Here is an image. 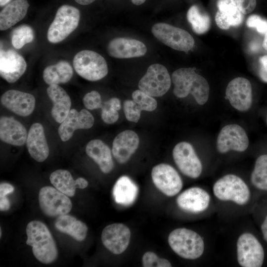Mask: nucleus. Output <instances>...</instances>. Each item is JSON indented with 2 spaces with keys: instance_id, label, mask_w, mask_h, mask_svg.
<instances>
[{
  "instance_id": "2eb2a0df",
  "label": "nucleus",
  "mask_w": 267,
  "mask_h": 267,
  "mask_svg": "<svg viewBox=\"0 0 267 267\" xmlns=\"http://www.w3.org/2000/svg\"><path fill=\"white\" fill-rule=\"evenodd\" d=\"M131 235V231L126 225L115 223L104 227L101 233V240L110 252L119 255L128 247Z\"/></svg>"
},
{
  "instance_id": "72a5a7b5",
  "label": "nucleus",
  "mask_w": 267,
  "mask_h": 267,
  "mask_svg": "<svg viewBox=\"0 0 267 267\" xmlns=\"http://www.w3.org/2000/svg\"><path fill=\"white\" fill-rule=\"evenodd\" d=\"M34 38V31L30 26L20 25L15 28L12 33V44L14 48L20 49L26 44L32 42Z\"/></svg>"
},
{
  "instance_id": "f704fd0d",
  "label": "nucleus",
  "mask_w": 267,
  "mask_h": 267,
  "mask_svg": "<svg viewBox=\"0 0 267 267\" xmlns=\"http://www.w3.org/2000/svg\"><path fill=\"white\" fill-rule=\"evenodd\" d=\"M132 98L141 111H152L157 108V102L156 99L140 89L133 92Z\"/></svg>"
},
{
  "instance_id": "0eeeda50",
  "label": "nucleus",
  "mask_w": 267,
  "mask_h": 267,
  "mask_svg": "<svg viewBox=\"0 0 267 267\" xmlns=\"http://www.w3.org/2000/svg\"><path fill=\"white\" fill-rule=\"evenodd\" d=\"M151 32L159 41L175 50L187 52L194 45V40L188 32L167 23L155 24Z\"/></svg>"
},
{
  "instance_id": "a19ab883",
  "label": "nucleus",
  "mask_w": 267,
  "mask_h": 267,
  "mask_svg": "<svg viewBox=\"0 0 267 267\" xmlns=\"http://www.w3.org/2000/svg\"><path fill=\"white\" fill-rule=\"evenodd\" d=\"M238 8L244 14L252 12L256 7V0H234Z\"/></svg>"
},
{
  "instance_id": "a18cd8bd",
  "label": "nucleus",
  "mask_w": 267,
  "mask_h": 267,
  "mask_svg": "<svg viewBox=\"0 0 267 267\" xmlns=\"http://www.w3.org/2000/svg\"><path fill=\"white\" fill-rule=\"evenodd\" d=\"M111 107L119 111L121 109V103L119 99L117 98H111L106 101Z\"/></svg>"
},
{
  "instance_id": "412c9836",
  "label": "nucleus",
  "mask_w": 267,
  "mask_h": 267,
  "mask_svg": "<svg viewBox=\"0 0 267 267\" xmlns=\"http://www.w3.org/2000/svg\"><path fill=\"white\" fill-rule=\"evenodd\" d=\"M137 134L132 130H126L114 138L112 152L114 158L120 164L126 163L134 153L139 144Z\"/></svg>"
},
{
  "instance_id": "6e6552de",
  "label": "nucleus",
  "mask_w": 267,
  "mask_h": 267,
  "mask_svg": "<svg viewBox=\"0 0 267 267\" xmlns=\"http://www.w3.org/2000/svg\"><path fill=\"white\" fill-rule=\"evenodd\" d=\"M171 80L167 68L160 64H154L148 68L138 83L140 90L154 97L164 95L170 89Z\"/></svg>"
},
{
  "instance_id": "c9c22d12",
  "label": "nucleus",
  "mask_w": 267,
  "mask_h": 267,
  "mask_svg": "<svg viewBox=\"0 0 267 267\" xmlns=\"http://www.w3.org/2000/svg\"><path fill=\"white\" fill-rule=\"evenodd\" d=\"M142 264L144 267H171L170 262L166 259L159 258L154 252H145L142 257Z\"/></svg>"
},
{
  "instance_id": "39448f33",
  "label": "nucleus",
  "mask_w": 267,
  "mask_h": 267,
  "mask_svg": "<svg viewBox=\"0 0 267 267\" xmlns=\"http://www.w3.org/2000/svg\"><path fill=\"white\" fill-rule=\"evenodd\" d=\"M215 196L222 201H230L239 205L246 204L250 197V189L239 177L226 175L219 179L214 184Z\"/></svg>"
},
{
  "instance_id": "c03bdc74",
  "label": "nucleus",
  "mask_w": 267,
  "mask_h": 267,
  "mask_svg": "<svg viewBox=\"0 0 267 267\" xmlns=\"http://www.w3.org/2000/svg\"><path fill=\"white\" fill-rule=\"evenodd\" d=\"M10 208L9 200L5 196H0V210L1 211H6Z\"/></svg>"
},
{
  "instance_id": "20e7f679",
  "label": "nucleus",
  "mask_w": 267,
  "mask_h": 267,
  "mask_svg": "<svg viewBox=\"0 0 267 267\" xmlns=\"http://www.w3.org/2000/svg\"><path fill=\"white\" fill-rule=\"evenodd\" d=\"M80 19L78 9L69 5H63L57 10L47 33L48 41L53 44L66 39L78 27Z\"/></svg>"
},
{
  "instance_id": "4468645a",
  "label": "nucleus",
  "mask_w": 267,
  "mask_h": 267,
  "mask_svg": "<svg viewBox=\"0 0 267 267\" xmlns=\"http://www.w3.org/2000/svg\"><path fill=\"white\" fill-rule=\"evenodd\" d=\"M226 97L236 110L246 111L252 103V86L247 79L237 77L231 80L225 90Z\"/></svg>"
},
{
  "instance_id": "473e14b6",
  "label": "nucleus",
  "mask_w": 267,
  "mask_h": 267,
  "mask_svg": "<svg viewBox=\"0 0 267 267\" xmlns=\"http://www.w3.org/2000/svg\"><path fill=\"white\" fill-rule=\"evenodd\" d=\"M251 180L257 188L267 191V154L262 155L257 159Z\"/></svg>"
},
{
  "instance_id": "37998d69",
  "label": "nucleus",
  "mask_w": 267,
  "mask_h": 267,
  "mask_svg": "<svg viewBox=\"0 0 267 267\" xmlns=\"http://www.w3.org/2000/svg\"><path fill=\"white\" fill-rule=\"evenodd\" d=\"M13 186L6 182H2L0 184V196H5L7 194L14 191Z\"/></svg>"
},
{
  "instance_id": "cd10ccee",
  "label": "nucleus",
  "mask_w": 267,
  "mask_h": 267,
  "mask_svg": "<svg viewBox=\"0 0 267 267\" xmlns=\"http://www.w3.org/2000/svg\"><path fill=\"white\" fill-rule=\"evenodd\" d=\"M138 187L128 176L120 177L113 188V196L115 202L122 205L132 204L137 196Z\"/></svg>"
},
{
  "instance_id": "4be33fe9",
  "label": "nucleus",
  "mask_w": 267,
  "mask_h": 267,
  "mask_svg": "<svg viewBox=\"0 0 267 267\" xmlns=\"http://www.w3.org/2000/svg\"><path fill=\"white\" fill-rule=\"evenodd\" d=\"M26 142L30 156L36 161L42 162L48 157L49 148L41 124L36 123L31 126Z\"/></svg>"
},
{
  "instance_id": "1a4fd4ad",
  "label": "nucleus",
  "mask_w": 267,
  "mask_h": 267,
  "mask_svg": "<svg viewBox=\"0 0 267 267\" xmlns=\"http://www.w3.org/2000/svg\"><path fill=\"white\" fill-rule=\"evenodd\" d=\"M237 258L242 267H260L264 263L263 247L257 238L250 233H244L238 237Z\"/></svg>"
},
{
  "instance_id": "aec40b11",
  "label": "nucleus",
  "mask_w": 267,
  "mask_h": 267,
  "mask_svg": "<svg viewBox=\"0 0 267 267\" xmlns=\"http://www.w3.org/2000/svg\"><path fill=\"white\" fill-rule=\"evenodd\" d=\"M177 203L182 210L193 213H198L208 207L210 196L204 189L193 187L181 193L177 197Z\"/></svg>"
},
{
  "instance_id": "e433bc0d",
  "label": "nucleus",
  "mask_w": 267,
  "mask_h": 267,
  "mask_svg": "<svg viewBox=\"0 0 267 267\" xmlns=\"http://www.w3.org/2000/svg\"><path fill=\"white\" fill-rule=\"evenodd\" d=\"M123 107L126 119L129 121L137 123L140 119L141 110L136 103L131 100H126L124 102Z\"/></svg>"
},
{
  "instance_id": "de8ad7c7",
  "label": "nucleus",
  "mask_w": 267,
  "mask_h": 267,
  "mask_svg": "<svg viewBox=\"0 0 267 267\" xmlns=\"http://www.w3.org/2000/svg\"><path fill=\"white\" fill-rule=\"evenodd\" d=\"M78 180V188L84 189L88 185V182L86 179L83 178H79Z\"/></svg>"
},
{
  "instance_id": "c85d7f7f",
  "label": "nucleus",
  "mask_w": 267,
  "mask_h": 267,
  "mask_svg": "<svg viewBox=\"0 0 267 267\" xmlns=\"http://www.w3.org/2000/svg\"><path fill=\"white\" fill-rule=\"evenodd\" d=\"M55 226L58 230L70 235L79 241L85 239L88 230L85 223L68 214L57 217Z\"/></svg>"
},
{
  "instance_id": "09e8293b",
  "label": "nucleus",
  "mask_w": 267,
  "mask_h": 267,
  "mask_svg": "<svg viewBox=\"0 0 267 267\" xmlns=\"http://www.w3.org/2000/svg\"><path fill=\"white\" fill-rule=\"evenodd\" d=\"M95 0H75L78 3L83 5L89 4Z\"/></svg>"
},
{
  "instance_id": "b1692460",
  "label": "nucleus",
  "mask_w": 267,
  "mask_h": 267,
  "mask_svg": "<svg viewBox=\"0 0 267 267\" xmlns=\"http://www.w3.org/2000/svg\"><path fill=\"white\" fill-rule=\"evenodd\" d=\"M28 133L24 126L12 117L0 118V140L14 146H22L26 141Z\"/></svg>"
},
{
  "instance_id": "f257e3e1",
  "label": "nucleus",
  "mask_w": 267,
  "mask_h": 267,
  "mask_svg": "<svg viewBox=\"0 0 267 267\" xmlns=\"http://www.w3.org/2000/svg\"><path fill=\"white\" fill-rule=\"evenodd\" d=\"M195 70V68H181L175 71L172 76L173 91L178 98L185 97L190 93L199 105H203L209 98V85Z\"/></svg>"
},
{
  "instance_id": "6e6d98bb",
  "label": "nucleus",
  "mask_w": 267,
  "mask_h": 267,
  "mask_svg": "<svg viewBox=\"0 0 267 267\" xmlns=\"http://www.w3.org/2000/svg\"></svg>"
},
{
  "instance_id": "ea45409f",
  "label": "nucleus",
  "mask_w": 267,
  "mask_h": 267,
  "mask_svg": "<svg viewBox=\"0 0 267 267\" xmlns=\"http://www.w3.org/2000/svg\"><path fill=\"white\" fill-rule=\"evenodd\" d=\"M101 108V116L104 122L111 124L118 120L119 118L118 111L111 107L106 102L104 103Z\"/></svg>"
},
{
  "instance_id": "a211bd4d",
  "label": "nucleus",
  "mask_w": 267,
  "mask_h": 267,
  "mask_svg": "<svg viewBox=\"0 0 267 267\" xmlns=\"http://www.w3.org/2000/svg\"><path fill=\"white\" fill-rule=\"evenodd\" d=\"M2 105L9 110L20 116H27L34 111L35 98L31 94L11 89L1 96Z\"/></svg>"
},
{
  "instance_id": "7ed1b4c3",
  "label": "nucleus",
  "mask_w": 267,
  "mask_h": 267,
  "mask_svg": "<svg viewBox=\"0 0 267 267\" xmlns=\"http://www.w3.org/2000/svg\"><path fill=\"white\" fill-rule=\"evenodd\" d=\"M168 243L175 253L188 260H195L201 257L205 248L201 236L194 231L185 228L173 230L168 236Z\"/></svg>"
},
{
  "instance_id": "423d86ee",
  "label": "nucleus",
  "mask_w": 267,
  "mask_h": 267,
  "mask_svg": "<svg viewBox=\"0 0 267 267\" xmlns=\"http://www.w3.org/2000/svg\"><path fill=\"white\" fill-rule=\"evenodd\" d=\"M73 64L77 74L90 81H96L103 78L108 72L104 57L90 50L78 52L74 57Z\"/></svg>"
},
{
  "instance_id": "79ce46f5",
  "label": "nucleus",
  "mask_w": 267,
  "mask_h": 267,
  "mask_svg": "<svg viewBox=\"0 0 267 267\" xmlns=\"http://www.w3.org/2000/svg\"><path fill=\"white\" fill-rule=\"evenodd\" d=\"M259 63V77L263 82L267 83V55L261 57Z\"/></svg>"
},
{
  "instance_id": "603ef678",
  "label": "nucleus",
  "mask_w": 267,
  "mask_h": 267,
  "mask_svg": "<svg viewBox=\"0 0 267 267\" xmlns=\"http://www.w3.org/2000/svg\"><path fill=\"white\" fill-rule=\"evenodd\" d=\"M131 1L134 4L139 5L143 3L146 0H131Z\"/></svg>"
},
{
  "instance_id": "bb28decb",
  "label": "nucleus",
  "mask_w": 267,
  "mask_h": 267,
  "mask_svg": "<svg viewBox=\"0 0 267 267\" xmlns=\"http://www.w3.org/2000/svg\"><path fill=\"white\" fill-rule=\"evenodd\" d=\"M29 6L27 0H14L8 3L0 13V30H6L23 19Z\"/></svg>"
},
{
  "instance_id": "49530a36",
  "label": "nucleus",
  "mask_w": 267,
  "mask_h": 267,
  "mask_svg": "<svg viewBox=\"0 0 267 267\" xmlns=\"http://www.w3.org/2000/svg\"><path fill=\"white\" fill-rule=\"evenodd\" d=\"M261 230L264 238L267 242V215L261 225Z\"/></svg>"
},
{
  "instance_id": "c756f323",
  "label": "nucleus",
  "mask_w": 267,
  "mask_h": 267,
  "mask_svg": "<svg viewBox=\"0 0 267 267\" xmlns=\"http://www.w3.org/2000/svg\"><path fill=\"white\" fill-rule=\"evenodd\" d=\"M73 74V68L66 61H60L46 67L43 72V79L49 86L64 84L69 82Z\"/></svg>"
},
{
  "instance_id": "3c124183",
  "label": "nucleus",
  "mask_w": 267,
  "mask_h": 267,
  "mask_svg": "<svg viewBox=\"0 0 267 267\" xmlns=\"http://www.w3.org/2000/svg\"><path fill=\"white\" fill-rule=\"evenodd\" d=\"M265 34V37L263 42V47L265 49L267 50V31Z\"/></svg>"
},
{
  "instance_id": "5701e85b",
  "label": "nucleus",
  "mask_w": 267,
  "mask_h": 267,
  "mask_svg": "<svg viewBox=\"0 0 267 267\" xmlns=\"http://www.w3.org/2000/svg\"><path fill=\"white\" fill-rule=\"evenodd\" d=\"M215 21L220 28L227 30L231 26H238L242 23L244 14L234 0H218Z\"/></svg>"
},
{
  "instance_id": "f8f14e48",
  "label": "nucleus",
  "mask_w": 267,
  "mask_h": 267,
  "mask_svg": "<svg viewBox=\"0 0 267 267\" xmlns=\"http://www.w3.org/2000/svg\"><path fill=\"white\" fill-rule=\"evenodd\" d=\"M151 177L155 186L168 196H174L181 190L183 183L177 171L167 164H160L154 166Z\"/></svg>"
},
{
  "instance_id": "dca6fc26",
  "label": "nucleus",
  "mask_w": 267,
  "mask_h": 267,
  "mask_svg": "<svg viewBox=\"0 0 267 267\" xmlns=\"http://www.w3.org/2000/svg\"><path fill=\"white\" fill-rule=\"evenodd\" d=\"M26 68L25 59L16 51L0 50V75L7 82H16L25 73Z\"/></svg>"
},
{
  "instance_id": "4c0bfd02",
  "label": "nucleus",
  "mask_w": 267,
  "mask_h": 267,
  "mask_svg": "<svg viewBox=\"0 0 267 267\" xmlns=\"http://www.w3.org/2000/svg\"><path fill=\"white\" fill-rule=\"evenodd\" d=\"M85 106L89 110L101 108L102 106L101 96L98 92L92 90L87 93L83 99Z\"/></svg>"
},
{
  "instance_id": "9d476101",
  "label": "nucleus",
  "mask_w": 267,
  "mask_h": 267,
  "mask_svg": "<svg viewBox=\"0 0 267 267\" xmlns=\"http://www.w3.org/2000/svg\"><path fill=\"white\" fill-rule=\"evenodd\" d=\"M39 202L42 212L49 217L68 214L72 207L68 196L51 186L42 187L39 193Z\"/></svg>"
},
{
  "instance_id": "864d4df0",
  "label": "nucleus",
  "mask_w": 267,
  "mask_h": 267,
  "mask_svg": "<svg viewBox=\"0 0 267 267\" xmlns=\"http://www.w3.org/2000/svg\"><path fill=\"white\" fill-rule=\"evenodd\" d=\"M11 0H0V6H4L8 3Z\"/></svg>"
},
{
  "instance_id": "6ab92c4d",
  "label": "nucleus",
  "mask_w": 267,
  "mask_h": 267,
  "mask_svg": "<svg viewBox=\"0 0 267 267\" xmlns=\"http://www.w3.org/2000/svg\"><path fill=\"white\" fill-rule=\"evenodd\" d=\"M107 50L111 57L130 58L143 56L147 51V48L142 42L138 40L117 38L109 42Z\"/></svg>"
},
{
  "instance_id": "393cba45",
  "label": "nucleus",
  "mask_w": 267,
  "mask_h": 267,
  "mask_svg": "<svg viewBox=\"0 0 267 267\" xmlns=\"http://www.w3.org/2000/svg\"><path fill=\"white\" fill-rule=\"evenodd\" d=\"M46 92L53 103L51 115L56 122L61 123L71 110V99L66 91L58 85L49 86Z\"/></svg>"
},
{
  "instance_id": "2f4dec72",
  "label": "nucleus",
  "mask_w": 267,
  "mask_h": 267,
  "mask_svg": "<svg viewBox=\"0 0 267 267\" xmlns=\"http://www.w3.org/2000/svg\"><path fill=\"white\" fill-rule=\"evenodd\" d=\"M187 19L193 31L197 34H203L210 29L211 20L209 15L202 12L196 5H192L187 13Z\"/></svg>"
},
{
  "instance_id": "5fc2aeb1",
  "label": "nucleus",
  "mask_w": 267,
  "mask_h": 267,
  "mask_svg": "<svg viewBox=\"0 0 267 267\" xmlns=\"http://www.w3.org/2000/svg\"><path fill=\"white\" fill-rule=\"evenodd\" d=\"M0 237H1V228L0 229Z\"/></svg>"
},
{
  "instance_id": "7c9ffc66",
  "label": "nucleus",
  "mask_w": 267,
  "mask_h": 267,
  "mask_svg": "<svg viewBox=\"0 0 267 267\" xmlns=\"http://www.w3.org/2000/svg\"><path fill=\"white\" fill-rule=\"evenodd\" d=\"M49 179L53 186L68 197L74 196L78 188L77 179L74 180L70 173L65 170H57L52 172Z\"/></svg>"
},
{
  "instance_id": "ddd939ff",
  "label": "nucleus",
  "mask_w": 267,
  "mask_h": 267,
  "mask_svg": "<svg viewBox=\"0 0 267 267\" xmlns=\"http://www.w3.org/2000/svg\"><path fill=\"white\" fill-rule=\"evenodd\" d=\"M249 145L245 130L236 124L228 125L221 130L217 140L218 151L224 153L230 150L243 152Z\"/></svg>"
},
{
  "instance_id": "a878e982",
  "label": "nucleus",
  "mask_w": 267,
  "mask_h": 267,
  "mask_svg": "<svg viewBox=\"0 0 267 267\" xmlns=\"http://www.w3.org/2000/svg\"><path fill=\"white\" fill-rule=\"evenodd\" d=\"M87 154L98 164L100 170L109 173L114 168V162L109 147L102 140L93 139L86 145Z\"/></svg>"
},
{
  "instance_id": "9b49d317",
  "label": "nucleus",
  "mask_w": 267,
  "mask_h": 267,
  "mask_svg": "<svg viewBox=\"0 0 267 267\" xmlns=\"http://www.w3.org/2000/svg\"><path fill=\"white\" fill-rule=\"evenodd\" d=\"M174 161L184 175L196 178L201 175L202 165L193 147L187 142L178 143L173 150Z\"/></svg>"
},
{
  "instance_id": "f3484780",
  "label": "nucleus",
  "mask_w": 267,
  "mask_h": 267,
  "mask_svg": "<svg viewBox=\"0 0 267 267\" xmlns=\"http://www.w3.org/2000/svg\"><path fill=\"white\" fill-rule=\"evenodd\" d=\"M93 124L94 118L88 110L84 109L78 112L72 109L61 123L58 133L61 139L66 141L71 138L75 130L89 129Z\"/></svg>"
},
{
  "instance_id": "8fccbe9b",
  "label": "nucleus",
  "mask_w": 267,
  "mask_h": 267,
  "mask_svg": "<svg viewBox=\"0 0 267 267\" xmlns=\"http://www.w3.org/2000/svg\"><path fill=\"white\" fill-rule=\"evenodd\" d=\"M250 48L251 50H252V51H254V52L257 51V50H259V45L258 43L252 42L250 44Z\"/></svg>"
},
{
  "instance_id": "f03ea898",
  "label": "nucleus",
  "mask_w": 267,
  "mask_h": 267,
  "mask_svg": "<svg viewBox=\"0 0 267 267\" xmlns=\"http://www.w3.org/2000/svg\"><path fill=\"white\" fill-rule=\"evenodd\" d=\"M26 244L32 247L36 258L48 264L57 258L58 251L53 237L46 225L39 221H33L26 226Z\"/></svg>"
},
{
  "instance_id": "58836bf2",
  "label": "nucleus",
  "mask_w": 267,
  "mask_h": 267,
  "mask_svg": "<svg viewBox=\"0 0 267 267\" xmlns=\"http://www.w3.org/2000/svg\"><path fill=\"white\" fill-rule=\"evenodd\" d=\"M246 24L248 27L255 28L262 34H265L267 31V20L258 15H250L247 20Z\"/></svg>"
}]
</instances>
